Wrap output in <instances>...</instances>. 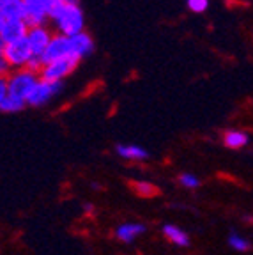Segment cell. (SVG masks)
Here are the masks:
<instances>
[{"mask_svg":"<svg viewBox=\"0 0 253 255\" xmlns=\"http://www.w3.org/2000/svg\"><path fill=\"white\" fill-rule=\"evenodd\" d=\"M7 69H9L7 60L0 59V71H2V78H5V73H7Z\"/></svg>","mask_w":253,"mask_h":255,"instance_id":"21","label":"cell"},{"mask_svg":"<svg viewBox=\"0 0 253 255\" xmlns=\"http://www.w3.org/2000/svg\"><path fill=\"white\" fill-rule=\"evenodd\" d=\"M163 234L166 236V239H170L172 243L177 245V247H188L190 245V236L184 231H181L175 225H165L163 227Z\"/></svg>","mask_w":253,"mask_h":255,"instance_id":"13","label":"cell"},{"mask_svg":"<svg viewBox=\"0 0 253 255\" xmlns=\"http://www.w3.org/2000/svg\"><path fill=\"white\" fill-rule=\"evenodd\" d=\"M229 245L234 248V250H238V252H246L250 248V243H248V239L241 238V236L238 234H230L229 238Z\"/></svg>","mask_w":253,"mask_h":255,"instance_id":"18","label":"cell"},{"mask_svg":"<svg viewBox=\"0 0 253 255\" xmlns=\"http://www.w3.org/2000/svg\"><path fill=\"white\" fill-rule=\"evenodd\" d=\"M39 2L44 11H46V14L50 16V18H53V20H55L57 16L62 12V9L66 7L64 0H39Z\"/></svg>","mask_w":253,"mask_h":255,"instance_id":"17","label":"cell"},{"mask_svg":"<svg viewBox=\"0 0 253 255\" xmlns=\"http://www.w3.org/2000/svg\"><path fill=\"white\" fill-rule=\"evenodd\" d=\"M117 154L126 159H145L147 151L138 145H117Z\"/></svg>","mask_w":253,"mask_h":255,"instance_id":"15","label":"cell"},{"mask_svg":"<svg viewBox=\"0 0 253 255\" xmlns=\"http://www.w3.org/2000/svg\"><path fill=\"white\" fill-rule=\"evenodd\" d=\"M69 41H71L73 55H78L80 59H82L83 55H89V53L94 50V43H92L91 36L85 34V32H80V34H76V36L69 37Z\"/></svg>","mask_w":253,"mask_h":255,"instance_id":"11","label":"cell"},{"mask_svg":"<svg viewBox=\"0 0 253 255\" xmlns=\"http://www.w3.org/2000/svg\"><path fill=\"white\" fill-rule=\"evenodd\" d=\"M25 14H27V9L23 0H0V20L25 21Z\"/></svg>","mask_w":253,"mask_h":255,"instance_id":"8","label":"cell"},{"mask_svg":"<svg viewBox=\"0 0 253 255\" xmlns=\"http://www.w3.org/2000/svg\"><path fill=\"white\" fill-rule=\"evenodd\" d=\"M131 188H133L140 197H145V199H150V197H154L159 193L158 188H156L152 183H149V181H133V183H131Z\"/></svg>","mask_w":253,"mask_h":255,"instance_id":"16","label":"cell"},{"mask_svg":"<svg viewBox=\"0 0 253 255\" xmlns=\"http://www.w3.org/2000/svg\"><path fill=\"white\" fill-rule=\"evenodd\" d=\"M179 181H181L182 186H186V188H197L198 184H200V181H198L193 174H182L181 177H179Z\"/></svg>","mask_w":253,"mask_h":255,"instance_id":"19","label":"cell"},{"mask_svg":"<svg viewBox=\"0 0 253 255\" xmlns=\"http://www.w3.org/2000/svg\"><path fill=\"white\" fill-rule=\"evenodd\" d=\"M66 5H78V0H64Z\"/></svg>","mask_w":253,"mask_h":255,"instance_id":"23","label":"cell"},{"mask_svg":"<svg viewBox=\"0 0 253 255\" xmlns=\"http://www.w3.org/2000/svg\"><path fill=\"white\" fill-rule=\"evenodd\" d=\"M55 21L64 36L73 37L82 32L83 14L78 5H66V7L62 9V12L55 18Z\"/></svg>","mask_w":253,"mask_h":255,"instance_id":"3","label":"cell"},{"mask_svg":"<svg viewBox=\"0 0 253 255\" xmlns=\"http://www.w3.org/2000/svg\"><path fill=\"white\" fill-rule=\"evenodd\" d=\"M32 57H34V53H32L27 37L16 41V43L5 44V46H0V59L7 60L9 66H14V68H27Z\"/></svg>","mask_w":253,"mask_h":255,"instance_id":"1","label":"cell"},{"mask_svg":"<svg viewBox=\"0 0 253 255\" xmlns=\"http://www.w3.org/2000/svg\"><path fill=\"white\" fill-rule=\"evenodd\" d=\"M23 2H25V9H27V14H25V23H27V27L28 28L43 27L48 14L43 9L39 0H23Z\"/></svg>","mask_w":253,"mask_h":255,"instance_id":"10","label":"cell"},{"mask_svg":"<svg viewBox=\"0 0 253 255\" xmlns=\"http://www.w3.org/2000/svg\"><path fill=\"white\" fill-rule=\"evenodd\" d=\"M62 84L60 82H48V80H37V84L34 85V89L28 94L27 103L32 105V107H39V105H44L53 94L60 91Z\"/></svg>","mask_w":253,"mask_h":255,"instance_id":"7","label":"cell"},{"mask_svg":"<svg viewBox=\"0 0 253 255\" xmlns=\"http://www.w3.org/2000/svg\"><path fill=\"white\" fill-rule=\"evenodd\" d=\"M223 143H225V147L238 151V149L245 147L246 143H248V135L243 131H227L223 135Z\"/></svg>","mask_w":253,"mask_h":255,"instance_id":"14","label":"cell"},{"mask_svg":"<svg viewBox=\"0 0 253 255\" xmlns=\"http://www.w3.org/2000/svg\"><path fill=\"white\" fill-rule=\"evenodd\" d=\"M37 84V78L34 73L27 71V69H21V71H16L11 78L7 80L9 85V96L14 98V100H20L27 103L28 94L34 89V85Z\"/></svg>","mask_w":253,"mask_h":255,"instance_id":"2","label":"cell"},{"mask_svg":"<svg viewBox=\"0 0 253 255\" xmlns=\"http://www.w3.org/2000/svg\"><path fill=\"white\" fill-rule=\"evenodd\" d=\"M28 30L23 20H16V21H5L0 20V46H5V44L16 43V41H21L28 36Z\"/></svg>","mask_w":253,"mask_h":255,"instance_id":"6","label":"cell"},{"mask_svg":"<svg viewBox=\"0 0 253 255\" xmlns=\"http://www.w3.org/2000/svg\"><path fill=\"white\" fill-rule=\"evenodd\" d=\"M143 232H145V225H143V223H123V225L117 227L115 236H117L121 241H124V243H131L136 236L143 234Z\"/></svg>","mask_w":253,"mask_h":255,"instance_id":"12","label":"cell"},{"mask_svg":"<svg viewBox=\"0 0 253 255\" xmlns=\"http://www.w3.org/2000/svg\"><path fill=\"white\" fill-rule=\"evenodd\" d=\"M27 39L32 48V53L41 57L44 53V50L48 48V44L52 43L53 37L50 36V32H48L44 27H36V28H30V30H28Z\"/></svg>","mask_w":253,"mask_h":255,"instance_id":"9","label":"cell"},{"mask_svg":"<svg viewBox=\"0 0 253 255\" xmlns=\"http://www.w3.org/2000/svg\"><path fill=\"white\" fill-rule=\"evenodd\" d=\"M67 55H73L71 41H69L67 36L60 34V36H53L52 43L48 44V48L44 50L43 55H41V59H43L44 68H46V66H50L52 62H55V60H59V59H64V57H67Z\"/></svg>","mask_w":253,"mask_h":255,"instance_id":"5","label":"cell"},{"mask_svg":"<svg viewBox=\"0 0 253 255\" xmlns=\"http://www.w3.org/2000/svg\"><path fill=\"white\" fill-rule=\"evenodd\" d=\"M209 5L207 0H188V7L193 12H204Z\"/></svg>","mask_w":253,"mask_h":255,"instance_id":"20","label":"cell"},{"mask_svg":"<svg viewBox=\"0 0 253 255\" xmlns=\"http://www.w3.org/2000/svg\"><path fill=\"white\" fill-rule=\"evenodd\" d=\"M83 209H85V213H92L94 211V206L92 204H83Z\"/></svg>","mask_w":253,"mask_h":255,"instance_id":"22","label":"cell"},{"mask_svg":"<svg viewBox=\"0 0 253 255\" xmlns=\"http://www.w3.org/2000/svg\"><path fill=\"white\" fill-rule=\"evenodd\" d=\"M78 62H80L78 55H67V57H64V59H59L43 69L41 78L48 80V82H60L64 76L73 73V69L78 66Z\"/></svg>","mask_w":253,"mask_h":255,"instance_id":"4","label":"cell"}]
</instances>
